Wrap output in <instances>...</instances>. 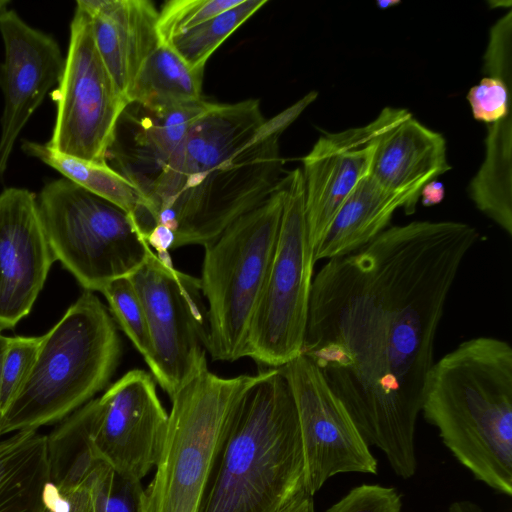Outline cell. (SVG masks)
Listing matches in <instances>:
<instances>
[{"mask_svg": "<svg viewBox=\"0 0 512 512\" xmlns=\"http://www.w3.org/2000/svg\"><path fill=\"white\" fill-rule=\"evenodd\" d=\"M4 60L0 88L4 97L0 131V181L15 142L43 99L58 84L64 57L56 40L28 25L14 10L0 14Z\"/></svg>", "mask_w": 512, "mask_h": 512, "instance_id": "obj_15", "label": "cell"}, {"mask_svg": "<svg viewBox=\"0 0 512 512\" xmlns=\"http://www.w3.org/2000/svg\"><path fill=\"white\" fill-rule=\"evenodd\" d=\"M56 117L50 149L107 163L118 121L128 106L94 42L88 14L76 5L63 70L52 92Z\"/></svg>", "mask_w": 512, "mask_h": 512, "instance_id": "obj_11", "label": "cell"}, {"mask_svg": "<svg viewBox=\"0 0 512 512\" xmlns=\"http://www.w3.org/2000/svg\"><path fill=\"white\" fill-rule=\"evenodd\" d=\"M409 116L406 109L385 107L364 126L320 136L303 158L305 212L314 251L342 203L369 174L379 139Z\"/></svg>", "mask_w": 512, "mask_h": 512, "instance_id": "obj_14", "label": "cell"}, {"mask_svg": "<svg viewBox=\"0 0 512 512\" xmlns=\"http://www.w3.org/2000/svg\"><path fill=\"white\" fill-rule=\"evenodd\" d=\"M225 378L209 370L171 398L164 445L138 512H199L243 395L261 377Z\"/></svg>", "mask_w": 512, "mask_h": 512, "instance_id": "obj_6", "label": "cell"}, {"mask_svg": "<svg viewBox=\"0 0 512 512\" xmlns=\"http://www.w3.org/2000/svg\"><path fill=\"white\" fill-rule=\"evenodd\" d=\"M450 169L442 134L411 115L379 139L369 175L384 189L404 196L411 214L424 185Z\"/></svg>", "mask_w": 512, "mask_h": 512, "instance_id": "obj_20", "label": "cell"}, {"mask_svg": "<svg viewBox=\"0 0 512 512\" xmlns=\"http://www.w3.org/2000/svg\"><path fill=\"white\" fill-rule=\"evenodd\" d=\"M286 196L274 254L256 305L245 357L280 368L302 355L311 288V246L301 169L286 174Z\"/></svg>", "mask_w": 512, "mask_h": 512, "instance_id": "obj_9", "label": "cell"}, {"mask_svg": "<svg viewBox=\"0 0 512 512\" xmlns=\"http://www.w3.org/2000/svg\"><path fill=\"white\" fill-rule=\"evenodd\" d=\"M468 191L475 206L512 236V111L488 125L484 160Z\"/></svg>", "mask_w": 512, "mask_h": 512, "instance_id": "obj_24", "label": "cell"}, {"mask_svg": "<svg viewBox=\"0 0 512 512\" xmlns=\"http://www.w3.org/2000/svg\"><path fill=\"white\" fill-rule=\"evenodd\" d=\"M287 176L260 205L205 244L201 290L207 301L208 354L215 361L245 357L246 341L278 238Z\"/></svg>", "mask_w": 512, "mask_h": 512, "instance_id": "obj_7", "label": "cell"}, {"mask_svg": "<svg viewBox=\"0 0 512 512\" xmlns=\"http://www.w3.org/2000/svg\"><path fill=\"white\" fill-rule=\"evenodd\" d=\"M7 342H8V337L4 336L2 334V331L0 330V387H1L2 361H3V356H4V353L6 350ZM3 420H4V410L2 407L1 396H0V437L3 435Z\"/></svg>", "mask_w": 512, "mask_h": 512, "instance_id": "obj_37", "label": "cell"}, {"mask_svg": "<svg viewBox=\"0 0 512 512\" xmlns=\"http://www.w3.org/2000/svg\"><path fill=\"white\" fill-rule=\"evenodd\" d=\"M512 11L509 9L490 29L484 54L486 76L512 81Z\"/></svg>", "mask_w": 512, "mask_h": 512, "instance_id": "obj_32", "label": "cell"}, {"mask_svg": "<svg viewBox=\"0 0 512 512\" xmlns=\"http://www.w3.org/2000/svg\"><path fill=\"white\" fill-rule=\"evenodd\" d=\"M401 3L399 0H379L376 2L379 9H388L397 6Z\"/></svg>", "mask_w": 512, "mask_h": 512, "instance_id": "obj_38", "label": "cell"}, {"mask_svg": "<svg viewBox=\"0 0 512 512\" xmlns=\"http://www.w3.org/2000/svg\"><path fill=\"white\" fill-rule=\"evenodd\" d=\"M9 4V1L6 0H0V14L3 13L5 10H7V6Z\"/></svg>", "mask_w": 512, "mask_h": 512, "instance_id": "obj_39", "label": "cell"}, {"mask_svg": "<svg viewBox=\"0 0 512 512\" xmlns=\"http://www.w3.org/2000/svg\"><path fill=\"white\" fill-rule=\"evenodd\" d=\"M477 229L412 221L385 229L313 277L302 349L360 434L404 480L445 304Z\"/></svg>", "mask_w": 512, "mask_h": 512, "instance_id": "obj_1", "label": "cell"}, {"mask_svg": "<svg viewBox=\"0 0 512 512\" xmlns=\"http://www.w3.org/2000/svg\"><path fill=\"white\" fill-rule=\"evenodd\" d=\"M266 3L267 0H243L239 5L172 37L165 43L190 68L205 69L208 59L220 45Z\"/></svg>", "mask_w": 512, "mask_h": 512, "instance_id": "obj_26", "label": "cell"}, {"mask_svg": "<svg viewBox=\"0 0 512 512\" xmlns=\"http://www.w3.org/2000/svg\"><path fill=\"white\" fill-rule=\"evenodd\" d=\"M23 151L52 167L65 179L124 210L132 218L142 198L136 187L108 163H96L59 153L46 144L23 141Z\"/></svg>", "mask_w": 512, "mask_h": 512, "instance_id": "obj_25", "label": "cell"}, {"mask_svg": "<svg viewBox=\"0 0 512 512\" xmlns=\"http://www.w3.org/2000/svg\"><path fill=\"white\" fill-rule=\"evenodd\" d=\"M48 475L46 435L22 430L0 441V512H44Z\"/></svg>", "mask_w": 512, "mask_h": 512, "instance_id": "obj_22", "label": "cell"}, {"mask_svg": "<svg viewBox=\"0 0 512 512\" xmlns=\"http://www.w3.org/2000/svg\"><path fill=\"white\" fill-rule=\"evenodd\" d=\"M512 81L484 76L467 93L473 118L487 125L493 124L511 112Z\"/></svg>", "mask_w": 512, "mask_h": 512, "instance_id": "obj_30", "label": "cell"}, {"mask_svg": "<svg viewBox=\"0 0 512 512\" xmlns=\"http://www.w3.org/2000/svg\"><path fill=\"white\" fill-rule=\"evenodd\" d=\"M101 293L116 325L145 360L151 349L148 323L143 304L130 278H119L108 283Z\"/></svg>", "mask_w": 512, "mask_h": 512, "instance_id": "obj_27", "label": "cell"}, {"mask_svg": "<svg viewBox=\"0 0 512 512\" xmlns=\"http://www.w3.org/2000/svg\"><path fill=\"white\" fill-rule=\"evenodd\" d=\"M314 100L308 93L269 120L257 99L212 103L143 198L145 226L170 229L173 250L215 239L280 186V135Z\"/></svg>", "mask_w": 512, "mask_h": 512, "instance_id": "obj_2", "label": "cell"}, {"mask_svg": "<svg viewBox=\"0 0 512 512\" xmlns=\"http://www.w3.org/2000/svg\"><path fill=\"white\" fill-rule=\"evenodd\" d=\"M280 512H315L313 496L305 491Z\"/></svg>", "mask_w": 512, "mask_h": 512, "instance_id": "obj_35", "label": "cell"}, {"mask_svg": "<svg viewBox=\"0 0 512 512\" xmlns=\"http://www.w3.org/2000/svg\"><path fill=\"white\" fill-rule=\"evenodd\" d=\"M295 403L305 467V489L314 496L333 476L376 475L378 461L317 367L300 355L279 368Z\"/></svg>", "mask_w": 512, "mask_h": 512, "instance_id": "obj_13", "label": "cell"}, {"mask_svg": "<svg viewBox=\"0 0 512 512\" xmlns=\"http://www.w3.org/2000/svg\"><path fill=\"white\" fill-rule=\"evenodd\" d=\"M398 491L380 484H361L349 490L325 512H402Z\"/></svg>", "mask_w": 512, "mask_h": 512, "instance_id": "obj_31", "label": "cell"}, {"mask_svg": "<svg viewBox=\"0 0 512 512\" xmlns=\"http://www.w3.org/2000/svg\"><path fill=\"white\" fill-rule=\"evenodd\" d=\"M305 491L293 395L268 368L238 403L199 512H280Z\"/></svg>", "mask_w": 512, "mask_h": 512, "instance_id": "obj_4", "label": "cell"}, {"mask_svg": "<svg viewBox=\"0 0 512 512\" xmlns=\"http://www.w3.org/2000/svg\"><path fill=\"white\" fill-rule=\"evenodd\" d=\"M211 105L205 100L163 109L128 104L107 154L108 165L132 183L143 200L192 124Z\"/></svg>", "mask_w": 512, "mask_h": 512, "instance_id": "obj_17", "label": "cell"}, {"mask_svg": "<svg viewBox=\"0 0 512 512\" xmlns=\"http://www.w3.org/2000/svg\"><path fill=\"white\" fill-rule=\"evenodd\" d=\"M42 336L8 337L1 369L0 396L7 408L29 375L36 360Z\"/></svg>", "mask_w": 512, "mask_h": 512, "instance_id": "obj_29", "label": "cell"}, {"mask_svg": "<svg viewBox=\"0 0 512 512\" xmlns=\"http://www.w3.org/2000/svg\"><path fill=\"white\" fill-rule=\"evenodd\" d=\"M121 352L110 311L84 290L42 335L32 369L4 411L3 434L65 419L108 386Z\"/></svg>", "mask_w": 512, "mask_h": 512, "instance_id": "obj_5", "label": "cell"}, {"mask_svg": "<svg viewBox=\"0 0 512 512\" xmlns=\"http://www.w3.org/2000/svg\"><path fill=\"white\" fill-rule=\"evenodd\" d=\"M455 459L493 491L512 495V348L479 336L434 362L421 407Z\"/></svg>", "mask_w": 512, "mask_h": 512, "instance_id": "obj_3", "label": "cell"}, {"mask_svg": "<svg viewBox=\"0 0 512 512\" xmlns=\"http://www.w3.org/2000/svg\"><path fill=\"white\" fill-rule=\"evenodd\" d=\"M204 69H192L165 42L148 56L134 78L126 98L129 104L163 109L204 100Z\"/></svg>", "mask_w": 512, "mask_h": 512, "instance_id": "obj_23", "label": "cell"}, {"mask_svg": "<svg viewBox=\"0 0 512 512\" xmlns=\"http://www.w3.org/2000/svg\"><path fill=\"white\" fill-rule=\"evenodd\" d=\"M87 405L65 419L47 437L48 482L44 512H106L115 473L94 458L86 441Z\"/></svg>", "mask_w": 512, "mask_h": 512, "instance_id": "obj_18", "label": "cell"}, {"mask_svg": "<svg viewBox=\"0 0 512 512\" xmlns=\"http://www.w3.org/2000/svg\"><path fill=\"white\" fill-rule=\"evenodd\" d=\"M445 196V188L442 182L432 180L424 185L420 192V198L422 205L430 207L442 202Z\"/></svg>", "mask_w": 512, "mask_h": 512, "instance_id": "obj_34", "label": "cell"}, {"mask_svg": "<svg viewBox=\"0 0 512 512\" xmlns=\"http://www.w3.org/2000/svg\"><path fill=\"white\" fill-rule=\"evenodd\" d=\"M243 0H170L158 11L157 29L163 42L239 5Z\"/></svg>", "mask_w": 512, "mask_h": 512, "instance_id": "obj_28", "label": "cell"}, {"mask_svg": "<svg viewBox=\"0 0 512 512\" xmlns=\"http://www.w3.org/2000/svg\"><path fill=\"white\" fill-rule=\"evenodd\" d=\"M408 212L407 199L381 187L369 174L340 206L314 251V261L350 254L387 229L394 213Z\"/></svg>", "mask_w": 512, "mask_h": 512, "instance_id": "obj_21", "label": "cell"}, {"mask_svg": "<svg viewBox=\"0 0 512 512\" xmlns=\"http://www.w3.org/2000/svg\"><path fill=\"white\" fill-rule=\"evenodd\" d=\"M76 5L88 14L97 50L126 97L143 63L162 41L158 10L148 0H78Z\"/></svg>", "mask_w": 512, "mask_h": 512, "instance_id": "obj_19", "label": "cell"}, {"mask_svg": "<svg viewBox=\"0 0 512 512\" xmlns=\"http://www.w3.org/2000/svg\"><path fill=\"white\" fill-rule=\"evenodd\" d=\"M143 304L152 377L173 398L208 371L209 322L200 279L177 270L170 253L152 251L129 277Z\"/></svg>", "mask_w": 512, "mask_h": 512, "instance_id": "obj_10", "label": "cell"}, {"mask_svg": "<svg viewBox=\"0 0 512 512\" xmlns=\"http://www.w3.org/2000/svg\"><path fill=\"white\" fill-rule=\"evenodd\" d=\"M447 512H483V510L473 501L456 500L449 505Z\"/></svg>", "mask_w": 512, "mask_h": 512, "instance_id": "obj_36", "label": "cell"}, {"mask_svg": "<svg viewBox=\"0 0 512 512\" xmlns=\"http://www.w3.org/2000/svg\"><path fill=\"white\" fill-rule=\"evenodd\" d=\"M142 489L141 483H131L115 475L106 512H138Z\"/></svg>", "mask_w": 512, "mask_h": 512, "instance_id": "obj_33", "label": "cell"}, {"mask_svg": "<svg viewBox=\"0 0 512 512\" xmlns=\"http://www.w3.org/2000/svg\"><path fill=\"white\" fill-rule=\"evenodd\" d=\"M37 206L55 259L86 291L131 277L153 251L129 214L65 178L45 184Z\"/></svg>", "mask_w": 512, "mask_h": 512, "instance_id": "obj_8", "label": "cell"}, {"mask_svg": "<svg viewBox=\"0 0 512 512\" xmlns=\"http://www.w3.org/2000/svg\"><path fill=\"white\" fill-rule=\"evenodd\" d=\"M87 406L86 441L94 458L118 478L141 483L157 465L168 425L152 375L129 370Z\"/></svg>", "mask_w": 512, "mask_h": 512, "instance_id": "obj_12", "label": "cell"}, {"mask_svg": "<svg viewBox=\"0 0 512 512\" xmlns=\"http://www.w3.org/2000/svg\"><path fill=\"white\" fill-rule=\"evenodd\" d=\"M34 193L11 187L0 194V330L26 317L53 262Z\"/></svg>", "mask_w": 512, "mask_h": 512, "instance_id": "obj_16", "label": "cell"}]
</instances>
